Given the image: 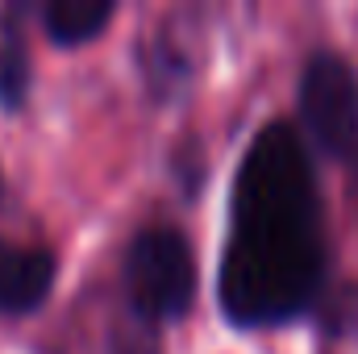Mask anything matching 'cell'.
<instances>
[{"mask_svg":"<svg viewBox=\"0 0 358 354\" xmlns=\"http://www.w3.org/2000/svg\"><path fill=\"white\" fill-rule=\"evenodd\" d=\"M0 192H4V183H0Z\"/></svg>","mask_w":358,"mask_h":354,"instance_id":"ba28073f","label":"cell"},{"mask_svg":"<svg viewBox=\"0 0 358 354\" xmlns=\"http://www.w3.org/2000/svg\"><path fill=\"white\" fill-rule=\"evenodd\" d=\"M129 304L150 321H171L192 309L196 296V259L187 238L171 225H150L134 238L125 255Z\"/></svg>","mask_w":358,"mask_h":354,"instance_id":"7a4b0ae2","label":"cell"},{"mask_svg":"<svg viewBox=\"0 0 358 354\" xmlns=\"http://www.w3.org/2000/svg\"><path fill=\"white\" fill-rule=\"evenodd\" d=\"M325 283V221L304 138L287 121L255 134L234 179L221 309L242 330L308 313Z\"/></svg>","mask_w":358,"mask_h":354,"instance_id":"6da1fadb","label":"cell"},{"mask_svg":"<svg viewBox=\"0 0 358 354\" xmlns=\"http://www.w3.org/2000/svg\"><path fill=\"white\" fill-rule=\"evenodd\" d=\"M55 288V255L46 246L0 242V313H29Z\"/></svg>","mask_w":358,"mask_h":354,"instance_id":"277c9868","label":"cell"},{"mask_svg":"<svg viewBox=\"0 0 358 354\" xmlns=\"http://www.w3.org/2000/svg\"><path fill=\"white\" fill-rule=\"evenodd\" d=\"M108 21H113L108 0H50L42 8V25L59 46H84L104 34Z\"/></svg>","mask_w":358,"mask_h":354,"instance_id":"5b68a950","label":"cell"},{"mask_svg":"<svg viewBox=\"0 0 358 354\" xmlns=\"http://www.w3.org/2000/svg\"><path fill=\"white\" fill-rule=\"evenodd\" d=\"M334 325L358 334V288H346L334 296Z\"/></svg>","mask_w":358,"mask_h":354,"instance_id":"52a82bcc","label":"cell"},{"mask_svg":"<svg viewBox=\"0 0 358 354\" xmlns=\"http://www.w3.org/2000/svg\"><path fill=\"white\" fill-rule=\"evenodd\" d=\"M300 121L329 159L346 163L358 155V76L342 55L321 50L308 59L300 76Z\"/></svg>","mask_w":358,"mask_h":354,"instance_id":"3957f363","label":"cell"},{"mask_svg":"<svg viewBox=\"0 0 358 354\" xmlns=\"http://www.w3.org/2000/svg\"><path fill=\"white\" fill-rule=\"evenodd\" d=\"M29 92V55H25V34L17 25V13L4 17L0 29V100L4 108H17Z\"/></svg>","mask_w":358,"mask_h":354,"instance_id":"8992f818","label":"cell"}]
</instances>
